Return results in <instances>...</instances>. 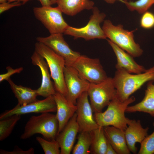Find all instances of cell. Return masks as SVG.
Returning <instances> with one entry per match:
<instances>
[{
	"mask_svg": "<svg viewBox=\"0 0 154 154\" xmlns=\"http://www.w3.org/2000/svg\"><path fill=\"white\" fill-rule=\"evenodd\" d=\"M35 48V51L44 58L48 65L56 92L66 97L67 89L64 78L65 63L64 59L41 42H36Z\"/></svg>",
	"mask_w": 154,
	"mask_h": 154,
	"instance_id": "obj_4",
	"label": "cell"
},
{
	"mask_svg": "<svg viewBox=\"0 0 154 154\" xmlns=\"http://www.w3.org/2000/svg\"><path fill=\"white\" fill-rule=\"evenodd\" d=\"M78 137L76 144L74 147L73 154H89L92 142L90 131L80 132Z\"/></svg>",
	"mask_w": 154,
	"mask_h": 154,
	"instance_id": "obj_24",
	"label": "cell"
},
{
	"mask_svg": "<svg viewBox=\"0 0 154 154\" xmlns=\"http://www.w3.org/2000/svg\"><path fill=\"white\" fill-rule=\"evenodd\" d=\"M105 136L113 148L118 154H129L124 131L113 126L104 127Z\"/></svg>",
	"mask_w": 154,
	"mask_h": 154,
	"instance_id": "obj_19",
	"label": "cell"
},
{
	"mask_svg": "<svg viewBox=\"0 0 154 154\" xmlns=\"http://www.w3.org/2000/svg\"><path fill=\"white\" fill-rule=\"evenodd\" d=\"M42 6H49L52 5L50 0H38Z\"/></svg>",
	"mask_w": 154,
	"mask_h": 154,
	"instance_id": "obj_34",
	"label": "cell"
},
{
	"mask_svg": "<svg viewBox=\"0 0 154 154\" xmlns=\"http://www.w3.org/2000/svg\"><path fill=\"white\" fill-rule=\"evenodd\" d=\"M153 81L149 82L145 90V96L138 103L128 106L126 112L133 113L141 112L147 113L154 117V84Z\"/></svg>",
	"mask_w": 154,
	"mask_h": 154,
	"instance_id": "obj_20",
	"label": "cell"
},
{
	"mask_svg": "<svg viewBox=\"0 0 154 154\" xmlns=\"http://www.w3.org/2000/svg\"><path fill=\"white\" fill-rule=\"evenodd\" d=\"M34 153L33 148H30L27 150H23L18 146L15 147L12 151H8L3 149H0V154H33Z\"/></svg>",
	"mask_w": 154,
	"mask_h": 154,
	"instance_id": "obj_31",
	"label": "cell"
},
{
	"mask_svg": "<svg viewBox=\"0 0 154 154\" xmlns=\"http://www.w3.org/2000/svg\"><path fill=\"white\" fill-rule=\"evenodd\" d=\"M12 92L18 101L17 104L24 106L37 100L36 90L15 84L9 78L7 80Z\"/></svg>",
	"mask_w": 154,
	"mask_h": 154,
	"instance_id": "obj_22",
	"label": "cell"
},
{
	"mask_svg": "<svg viewBox=\"0 0 154 154\" xmlns=\"http://www.w3.org/2000/svg\"><path fill=\"white\" fill-rule=\"evenodd\" d=\"M140 26L145 29H151L154 27V14L147 11L143 14L140 20Z\"/></svg>",
	"mask_w": 154,
	"mask_h": 154,
	"instance_id": "obj_29",
	"label": "cell"
},
{
	"mask_svg": "<svg viewBox=\"0 0 154 154\" xmlns=\"http://www.w3.org/2000/svg\"><path fill=\"white\" fill-rule=\"evenodd\" d=\"M87 92L94 113L102 112L117 94L113 79L111 77H108L100 83H90Z\"/></svg>",
	"mask_w": 154,
	"mask_h": 154,
	"instance_id": "obj_6",
	"label": "cell"
},
{
	"mask_svg": "<svg viewBox=\"0 0 154 154\" xmlns=\"http://www.w3.org/2000/svg\"><path fill=\"white\" fill-rule=\"evenodd\" d=\"M31 59L32 64L39 68L41 74L42 81L40 86L36 90L38 96L46 98L53 95L56 92L54 84L51 80L48 65L44 58L35 51Z\"/></svg>",
	"mask_w": 154,
	"mask_h": 154,
	"instance_id": "obj_14",
	"label": "cell"
},
{
	"mask_svg": "<svg viewBox=\"0 0 154 154\" xmlns=\"http://www.w3.org/2000/svg\"><path fill=\"white\" fill-rule=\"evenodd\" d=\"M102 28L107 38L133 57L142 54L143 50L134 39L133 33L136 29L129 31L124 29L121 24L114 25L108 19L104 21Z\"/></svg>",
	"mask_w": 154,
	"mask_h": 154,
	"instance_id": "obj_5",
	"label": "cell"
},
{
	"mask_svg": "<svg viewBox=\"0 0 154 154\" xmlns=\"http://www.w3.org/2000/svg\"><path fill=\"white\" fill-rule=\"evenodd\" d=\"M56 106L53 95L44 99L36 101L24 106L17 104L12 109L7 110L0 115V120L15 115H21L31 113H43L55 112Z\"/></svg>",
	"mask_w": 154,
	"mask_h": 154,
	"instance_id": "obj_12",
	"label": "cell"
},
{
	"mask_svg": "<svg viewBox=\"0 0 154 154\" xmlns=\"http://www.w3.org/2000/svg\"><path fill=\"white\" fill-rule=\"evenodd\" d=\"M53 96L56 106V115L58 124L57 135L76 112L77 108L76 105L70 102L61 94L56 92Z\"/></svg>",
	"mask_w": 154,
	"mask_h": 154,
	"instance_id": "obj_16",
	"label": "cell"
},
{
	"mask_svg": "<svg viewBox=\"0 0 154 154\" xmlns=\"http://www.w3.org/2000/svg\"><path fill=\"white\" fill-rule=\"evenodd\" d=\"M153 125L154 127V121ZM140 144L138 154H154V131L151 134L148 135Z\"/></svg>",
	"mask_w": 154,
	"mask_h": 154,
	"instance_id": "obj_28",
	"label": "cell"
},
{
	"mask_svg": "<svg viewBox=\"0 0 154 154\" xmlns=\"http://www.w3.org/2000/svg\"><path fill=\"white\" fill-rule=\"evenodd\" d=\"M90 132L92 137L90 153L94 154H106L107 139L104 133V127L99 126Z\"/></svg>",
	"mask_w": 154,
	"mask_h": 154,
	"instance_id": "obj_23",
	"label": "cell"
},
{
	"mask_svg": "<svg viewBox=\"0 0 154 154\" xmlns=\"http://www.w3.org/2000/svg\"><path fill=\"white\" fill-rule=\"evenodd\" d=\"M36 140L40 145L45 154H60V145L56 139L48 140L37 136Z\"/></svg>",
	"mask_w": 154,
	"mask_h": 154,
	"instance_id": "obj_27",
	"label": "cell"
},
{
	"mask_svg": "<svg viewBox=\"0 0 154 154\" xmlns=\"http://www.w3.org/2000/svg\"><path fill=\"white\" fill-rule=\"evenodd\" d=\"M135 100L133 96L124 102L116 97L110 102L104 112L94 113L95 120L99 126H111L124 131L130 119L125 117V112L129 105Z\"/></svg>",
	"mask_w": 154,
	"mask_h": 154,
	"instance_id": "obj_2",
	"label": "cell"
},
{
	"mask_svg": "<svg viewBox=\"0 0 154 154\" xmlns=\"http://www.w3.org/2000/svg\"><path fill=\"white\" fill-rule=\"evenodd\" d=\"M111 144L107 140V146L106 154H117Z\"/></svg>",
	"mask_w": 154,
	"mask_h": 154,
	"instance_id": "obj_33",
	"label": "cell"
},
{
	"mask_svg": "<svg viewBox=\"0 0 154 154\" xmlns=\"http://www.w3.org/2000/svg\"><path fill=\"white\" fill-rule=\"evenodd\" d=\"M92 9V14L85 26L77 28L69 26L64 33L71 36L74 39L82 38L86 40L95 39H106V37L100 26L104 21L106 15L101 12L96 7H94Z\"/></svg>",
	"mask_w": 154,
	"mask_h": 154,
	"instance_id": "obj_7",
	"label": "cell"
},
{
	"mask_svg": "<svg viewBox=\"0 0 154 154\" xmlns=\"http://www.w3.org/2000/svg\"><path fill=\"white\" fill-rule=\"evenodd\" d=\"M123 1H127V0H123Z\"/></svg>",
	"mask_w": 154,
	"mask_h": 154,
	"instance_id": "obj_39",
	"label": "cell"
},
{
	"mask_svg": "<svg viewBox=\"0 0 154 154\" xmlns=\"http://www.w3.org/2000/svg\"><path fill=\"white\" fill-rule=\"evenodd\" d=\"M116 90L117 98L124 102L146 82L154 81V66L143 73L131 74L122 69H117L113 78Z\"/></svg>",
	"mask_w": 154,
	"mask_h": 154,
	"instance_id": "obj_1",
	"label": "cell"
},
{
	"mask_svg": "<svg viewBox=\"0 0 154 154\" xmlns=\"http://www.w3.org/2000/svg\"><path fill=\"white\" fill-rule=\"evenodd\" d=\"M124 131L127 144L130 152L136 154L137 150L136 143H141L148 135L149 128H143L139 120L130 119Z\"/></svg>",
	"mask_w": 154,
	"mask_h": 154,
	"instance_id": "obj_18",
	"label": "cell"
},
{
	"mask_svg": "<svg viewBox=\"0 0 154 154\" xmlns=\"http://www.w3.org/2000/svg\"><path fill=\"white\" fill-rule=\"evenodd\" d=\"M76 117V112L56 137L60 145L61 154H70L72 151L77 135L79 131Z\"/></svg>",
	"mask_w": 154,
	"mask_h": 154,
	"instance_id": "obj_15",
	"label": "cell"
},
{
	"mask_svg": "<svg viewBox=\"0 0 154 154\" xmlns=\"http://www.w3.org/2000/svg\"><path fill=\"white\" fill-rule=\"evenodd\" d=\"M7 70V73L0 75V82H1L4 80L7 81L10 78L11 76L15 73L19 74L23 70L22 67H20L15 69H13L10 66L6 67Z\"/></svg>",
	"mask_w": 154,
	"mask_h": 154,
	"instance_id": "obj_30",
	"label": "cell"
},
{
	"mask_svg": "<svg viewBox=\"0 0 154 154\" xmlns=\"http://www.w3.org/2000/svg\"><path fill=\"white\" fill-rule=\"evenodd\" d=\"M56 3L62 13L71 16L84 10L92 9L94 5L90 0H56Z\"/></svg>",
	"mask_w": 154,
	"mask_h": 154,
	"instance_id": "obj_21",
	"label": "cell"
},
{
	"mask_svg": "<svg viewBox=\"0 0 154 154\" xmlns=\"http://www.w3.org/2000/svg\"><path fill=\"white\" fill-rule=\"evenodd\" d=\"M108 44L112 48L116 56L117 63L116 69H122L130 73L140 74L145 72L147 70L143 66L137 63L133 57L109 39Z\"/></svg>",
	"mask_w": 154,
	"mask_h": 154,
	"instance_id": "obj_17",
	"label": "cell"
},
{
	"mask_svg": "<svg viewBox=\"0 0 154 154\" xmlns=\"http://www.w3.org/2000/svg\"><path fill=\"white\" fill-rule=\"evenodd\" d=\"M106 3L110 4L114 3L117 0H104Z\"/></svg>",
	"mask_w": 154,
	"mask_h": 154,
	"instance_id": "obj_36",
	"label": "cell"
},
{
	"mask_svg": "<svg viewBox=\"0 0 154 154\" xmlns=\"http://www.w3.org/2000/svg\"><path fill=\"white\" fill-rule=\"evenodd\" d=\"M22 4L21 2L15 1L12 2H6L0 4V14H1L5 11L16 7L21 6Z\"/></svg>",
	"mask_w": 154,
	"mask_h": 154,
	"instance_id": "obj_32",
	"label": "cell"
},
{
	"mask_svg": "<svg viewBox=\"0 0 154 154\" xmlns=\"http://www.w3.org/2000/svg\"><path fill=\"white\" fill-rule=\"evenodd\" d=\"M64 75L67 89L66 97L68 101L76 105L78 98L83 93L87 91L90 83L72 66H65Z\"/></svg>",
	"mask_w": 154,
	"mask_h": 154,
	"instance_id": "obj_10",
	"label": "cell"
},
{
	"mask_svg": "<svg viewBox=\"0 0 154 154\" xmlns=\"http://www.w3.org/2000/svg\"><path fill=\"white\" fill-rule=\"evenodd\" d=\"M58 128V122L56 115L49 112L41 113L39 115L33 116L30 117L25 125L20 138L27 139L39 133L45 139L52 140L56 139Z\"/></svg>",
	"mask_w": 154,
	"mask_h": 154,
	"instance_id": "obj_3",
	"label": "cell"
},
{
	"mask_svg": "<svg viewBox=\"0 0 154 154\" xmlns=\"http://www.w3.org/2000/svg\"><path fill=\"white\" fill-rule=\"evenodd\" d=\"M76 106V120L79 131H90L99 126L95 121L87 92L83 93L77 99Z\"/></svg>",
	"mask_w": 154,
	"mask_h": 154,
	"instance_id": "obj_13",
	"label": "cell"
},
{
	"mask_svg": "<svg viewBox=\"0 0 154 154\" xmlns=\"http://www.w3.org/2000/svg\"><path fill=\"white\" fill-rule=\"evenodd\" d=\"M117 0L124 3L130 11H136L140 14L147 11L154 4V0H138L135 1Z\"/></svg>",
	"mask_w": 154,
	"mask_h": 154,
	"instance_id": "obj_26",
	"label": "cell"
},
{
	"mask_svg": "<svg viewBox=\"0 0 154 154\" xmlns=\"http://www.w3.org/2000/svg\"><path fill=\"white\" fill-rule=\"evenodd\" d=\"M50 1L52 5L56 3V0H50Z\"/></svg>",
	"mask_w": 154,
	"mask_h": 154,
	"instance_id": "obj_37",
	"label": "cell"
},
{
	"mask_svg": "<svg viewBox=\"0 0 154 154\" xmlns=\"http://www.w3.org/2000/svg\"><path fill=\"white\" fill-rule=\"evenodd\" d=\"M35 18L44 25L50 34L64 33L69 26L64 20L62 12L57 6L36 7L33 9Z\"/></svg>",
	"mask_w": 154,
	"mask_h": 154,
	"instance_id": "obj_8",
	"label": "cell"
},
{
	"mask_svg": "<svg viewBox=\"0 0 154 154\" xmlns=\"http://www.w3.org/2000/svg\"><path fill=\"white\" fill-rule=\"evenodd\" d=\"M36 39L37 42L45 44L62 57L65 66H71L81 55L80 53L70 48L65 40L63 33L50 34L47 37H37Z\"/></svg>",
	"mask_w": 154,
	"mask_h": 154,
	"instance_id": "obj_11",
	"label": "cell"
},
{
	"mask_svg": "<svg viewBox=\"0 0 154 154\" xmlns=\"http://www.w3.org/2000/svg\"><path fill=\"white\" fill-rule=\"evenodd\" d=\"M71 66L90 83H100L108 77L98 58L81 55Z\"/></svg>",
	"mask_w": 154,
	"mask_h": 154,
	"instance_id": "obj_9",
	"label": "cell"
},
{
	"mask_svg": "<svg viewBox=\"0 0 154 154\" xmlns=\"http://www.w3.org/2000/svg\"><path fill=\"white\" fill-rule=\"evenodd\" d=\"M21 115H15L0 121V141L4 140L11 134Z\"/></svg>",
	"mask_w": 154,
	"mask_h": 154,
	"instance_id": "obj_25",
	"label": "cell"
},
{
	"mask_svg": "<svg viewBox=\"0 0 154 154\" xmlns=\"http://www.w3.org/2000/svg\"><path fill=\"white\" fill-rule=\"evenodd\" d=\"M31 0H7V2H12L15 1H21L22 2V4L23 5L27 2Z\"/></svg>",
	"mask_w": 154,
	"mask_h": 154,
	"instance_id": "obj_35",
	"label": "cell"
},
{
	"mask_svg": "<svg viewBox=\"0 0 154 154\" xmlns=\"http://www.w3.org/2000/svg\"><path fill=\"white\" fill-rule=\"evenodd\" d=\"M7 0H0V3H2L7 2Z\"/></svg>",
	"mask_w": 154,
	"mask_h": 154,
	"instance_id": "obj_38",
	"label": "cell"
}]
</instances>
